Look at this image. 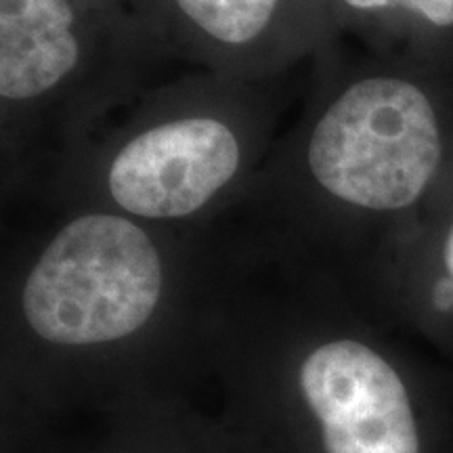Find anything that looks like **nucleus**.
I'll use <instances>...</instances> for the list:
<instances>
[{"mask_svg":"<svg viewBox=\"0 0 453 453\" xmlns=\"http://www.w3.org/2000/svg\"><path fill=\"white\" fill-rule=\"evenodd\" d=\"M300 387L327 453H420L405 384L365 344L336 340L313 350L300 367Z\"/></svg>","mask_w":453,"mask_h":453,"instance_id":"4","label":"nucleus"},{"mask_svg":"<svg viewBox=\"0 0 453 453\" xmlns=\"http://www.w3.org/2000/svg\"><path fill=\"white\" fill-rule=\"evenodd\" d=\"M240 141L214 118H180L128 141L113 157V202L143 219H179L206 206L240 168Z\"/></svg>","mask_w":453,"mask_h":453,"instance_id":"3","label":"nucleus"},{"mask_svg":"<svg viewBox=\"0 0 453 453\" xmlns=\"http://www.w3.org/2000/svg\"><path fill=\"white\" fill-rule=\"evenodd\" d=\"M160 294L162 263L150 235L118 214H84L34 265L21 307L42 340L87 347L143 327Z\"/></svg>","mask_w":453,"mask_h":453,"instance_id":"1","label":"nucleus"},{"mask_svg":"<svg viewBox=\"0 0 453 453\" xmlns=\"http://www.w3.org/2000/svg\"><path fill=\"white\" fill-rule=\"evenodd\" d=\"M67 0H0V95L24 101L55 88L78 64Z\"/></svg>","mask_w":453,"mask_h":453,"instance_id":"5","label":"nucleus"},{"mask_svg":"<svg viewBox=\"0 0 453 453\" xmlns=\"http://www.w3.org/2000/svg\"><path fill=\"white\" fill-rule=\"evenodd\" d=\"M433 105L401 78H365L317 122L309 168L327 194L367 211H401L430 185L441 164Z\"/></svg>","mask_w":453,"mask_h":453,"instance_id":"2","label":"nucleus"},{"mask_svg":"<svg viewBox=\"0 0 453 453\" xmlns=\"http://www.w3.org/2000/svg\"><path fill=\"white\" fill-rule=\"evenodd\" d=\"M174 3L214 41L246 44L269 26L280 0H174Z\"/></svg>","mask_w":453,"mask_h":453,"instance_id":"6","label":"nucleus"},{"mask_svg":"<svg viewBox=\"0 0 453 453\" xmlns=\"http://www.w3.org/2000/svg\"><path fill=\"white\" fill-rule=\"evenodd\" d=\"M355 9H405L422 15L430 24L453 26V0H344Z\"/></svg>","mask_w":453,"mask_h":453,"instance_id":"7","label":"nucleus"},{"mask_svg":"<svg viewBox=\"0 0 453 453\" xmlns=\"http://www.w3.org/2000/svg\"><path fill=\"white\" fill-rule=\"evenodd\" d=\"M445 265H447V271H449L453 277V226H451L449 235H447V242H445Z\"/></svg>","mask_w":453,"mask_h":453,"instance_id":"8","label":"nucleus"}]
</instances>
